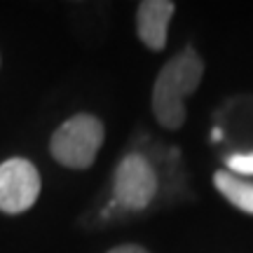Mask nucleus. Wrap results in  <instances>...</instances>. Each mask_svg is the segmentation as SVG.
I'll list each match as a JSON object with an SVG mask.
<instances>
[{"instance_id": "obj_4", "label": "nucleus", "mask_w": 253, "mask_h": 253, "mask_svg": "<svg viewBox=\"0 0 253 253\" xmlns=\"http://www.w3.org/2000/svg\"><path fill=\"white\" fill-rule=\"evenodd\" d=\"M40 195V173L24 157H9L0 164V211L7 216L24 213Z\"/></svg>"}, {"instance_id": "obj_5", "label": "nucleus", "mask_w": 253, "mask_h": 253, "mask_svg": "<svg viewBox=\"0 0 253 253\" xmlns=\"http://www.w3.org/2000/svg\"><path fill=\"white\" fill-rule=\"evenodd\" d=\"M176 14L171 0H143L136 9V36L150 52H162L167 47L169 21Z\"/></svg>"}, {"instance_id": "obj_8", "label": "nucleus", "mask_w": 253, "mask_h": 253, "mask_svg": "<svg viewBox=\"0 0 253 253\" xmlns=\"http://www.w3.org/2000/svg\"><path fill=\"white\" fill-rule=\"evenodd\" d=\"M108 253H150V251L141 244H120V246H113Z\"/></svg>"}, {"instance_id": "obj_3", "label": "nucleus", "mask_w": 253, "mask_h": 253, "mask_svg": "<svg viewBox=\"0 0 253 253\" xmlns=\"http://www.w3.org/2000/svg\"><path fill=\"white\" fill-rule=\"evenodd\" d=\"M160 192V173L155 164L141 153H129L115 167L113 197L126 211H143Z\"/></svg>"}, {"instance_id": "obj_6", "label": "nucleus", "mask_w": 253, "mask_h": 253, "mask_svg": "<svg viewBox=\"0 0 253 253\" xmlns=\"http://www.w3.org/2000/svg\"><path fill=\"white\" fill-rule=\"evenodd\" d=\"M213 188L223 195V197L232 204L235 209H239L246 216H253V181L237 176V173L220 169L213 173Z\"/></svg>"}, {"instance_id": "obj_2", "label": "nucleus", "mask_w": 253, "mask_h": 253, "mask_svg": "<svg viewBox=\"0 0 253 253\" xmlns=\"http://www.w3.org/2000/svg\"><path fill=\"white\" fill-rule=\"evenodd\" d=\"M106 141V126L91 113H78L63 122L49 141V153L68 169H89Z\"/></svg>"}, {"instance_id": "obj_1", "label": "nucleus", "mask_w": 253, "mask_h": 253, "mask_svg": "<svg viewBox=\"0 0 253 253\" xmlns=\"http://www.w3.org/2000/svg\"><path fill=\"white\" fill-rule=\"evenodd\" d=\"M202 75L204 61L192 47H185L160 68L153 84V115L160 126L178 131L185 125V99L197 91Z\"/></svg>"}, {"instance_id": "obj_7", "label": "nucleus", "mask_w": 253, "mask_h": 253, "mask_svg": "<svg viewBox=\"0 0 253 253\" xmlns=\"http://www.w3.org/2000/svg\"><path fill=\"white\" fill-rule=\"evenodd\" d=\"M227 171L237 173V176H244V178H251L253 176V150L249 153H235L225 160Z\"/></svg>"}]
</instances>
